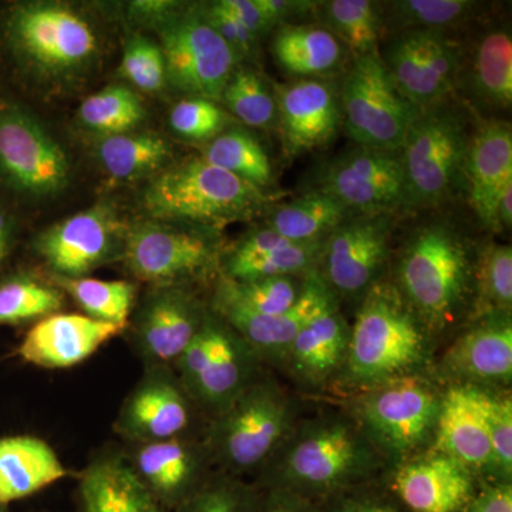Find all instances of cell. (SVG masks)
I'll return each mask as SVG.
<instances>
[{
  "label": "cell",
  "mask_w": 512,
  "mask_h": 512,
  "mask_svg": "<svg viewBox=\"0 0 512 512\" xmlns=\"http://www.w3.org/2000/svg\"><path fill=\"white\" fill-rule=\"evenodd\" d=\"M336 299L318 269L305 278L299 301L288 312L276 316L256 315L232 303L212 299L211 311L227 322L261 360L285 362L288 350L305 323Z\"/></svg>",
  "instance_id": "23"
},
{
  "label": "cell",
  "mask_w": 512,
  "mask_h": 512,
  "mask_svg": "<svg viewBox=\"0 0 512 512\" xmlns=\"http://www.w3.org/2000/svg\"><path fill=\"white\" fill-rule=\"evenodd\" d=\"M473 292H476L474 318L511 315L512 248L510 245L490 244L481 249L474 264Z\"/></svg>",
  "instance_id": "44"
},
{
  "label": "cell",
  "mask_w": 512,
  "mask_h": 512,
  "mask_svg": "<svg viewBox=\"0 0 512 512\" xmlns=\"http://www.w3.org/2000/svg\"><path fill=\"white\" fill-rule=\"evenodd\" d=\"M338 94L343 127L360 147L399 153L421 113L397 89L379 53L350 60Z\"/></svg>",
  "instance_id": "9"
},
{
  "label": "cell",
  "mask_w": 512,
  "mask_h": 512,
  "mask_svg": "<svg viewBox=\"0 0 512 512\" xmlns=\"http://www.w3.org/2000/svg\"><path fill=\"white\" fill-rule=\"evenodd\" d=\"M457 87H463L476 106L505 113L512 104V37L510 26L481 30L473 45L464 47Z\"/></svg>",
  "instance_id": "28"
},
{
  "label": "cell",
  "mask_w": 512,
  "mask_h": 512,
  "mask_svg": "<svg viewBox=\"0 0 512 512\" xmlns=\"http://www.w3.org/2000/svg\"><path fill=\"white\" fill-rule=\"evenodd\" d=\"M289 440L268 488L313 501L359 483L376 468L375 447L346 420L318 421Z\"/></svg>",
  "instance_id": "5"
},
{
  "label": "cell",
  "mask_w": 512,
  "mask_h": 512,
  "mask_svg": "<svg viewBox=\"0 0 512 512\" xmlns=\"http://www.w3.org/2000/svg\"><path fill=\"white\" fill-rule=\"evenodd\" d=\"M330 512H403L400 505L380 497H352L340 501Z\"/></svg>",
  "instance_id": "55"
},
{
  "label": "cell",
  "mask_w": 512,
  "mask_h": 512,
  "mask_svg": "<svg viewBox=\"0 0 512 512\" xmlns=\"http://www.w3.org/2000/svg\"><path fill=\"white\" fill-rule=\"evenodd\" d=\"M69 476L55 448L40 437H0V504L26 500Z\"/></svg>",
  "instance_id": "31"
},
{
  "label": "cell",
  "mask_w": 512,
  "mask_h": 512,
  "mask_svg": "<svg viewBox=\"0 0 512 512\" xmlns=\"http://www.w3.org/2000/svg\"><path fill=\"white\" fill-rule=\"evenodd\" d=\"M64 295L72 296L84 315L99 322L110 323L126 330L128 319L136 305L137 286L128 281H103L89 278H59L52 276Z\"/></svg>",
  "instance_id": "38"
},
{
  "label": "cell",
  "mask_w": 512,
  "mask_h": 512,
  "mask_svg": "<svg viewBox=\"0 0 512 512\" xmlns=\"http://www.w3.org/2000/svg\"><path fill=\"white\" fill-rule=\"evenodd\" d=\"M272 53L284 72L301 79H325L346 62L342 43L319 23L285 25L276 30Z\"/></svg>",
  "instance_id": "33"
},
{
  "label": "cell",
  "mask_w": 512,
  "mask_h": 512,
  "mask_svg": "<svg viewBox=\"0 0 512 512\" xmlns=\"http://www.w3.org/2000/svg\"><path fill=\"white\" fill-rule=\"evenodd\" d=\"M306 276H279L251 282L229 281L222 276L214 298L256 315H282L301 298Z\"/></svg>",
  "instance_id": "42"
},
{
  "label": "cell",
  "mask_w": 512,
  "mask_h": 512,
  "mask_svg": "<svg viewBox=\"0 0 512 512\" xmlns=\"http://www.w3.org/2000/svg\"><path fill=\"white\" fill-rule=\"evenodd\" d=\"M124 332L80 313L57 312L36 322L16 349L22 362L42 369H69L90 359Z\"/></svg>",
  "instance_id": "24"
},
{
  "label": "cell",
  "mask_w": 512,
  "mask_h": 512,
  "mask_svg": "<svg viewBox=\"0 0 512 512\" xmlns=\"http://www.w3.org/2000/svg\"><path fill=\"white\" fill-rule=\"evenodd\" d=\"M261 494L231 474L210 476L173 512H256Z\"/></svg>",
  "instance_id": "45"
},
{
  "label": "cell",
  "mask_w": 512,
  "mask_h": 512,
  "mask_svg": "<svg viewBox=\"0 0 512 512\" xmlns=\"http://www.w3.org/2000/svg\"><path fill=\"white\" fill-rule=\"evenodd\" d=\"M353 215L409 211L400 154L356 146L330 160L320 174V190Z\"/></svg>",
  "instance_id": "16"
},
{
  "label": "cell",
  "mask_w": 512,
  "mask_h": 512,
  "mask_svg": "<svg viewBox=\"0 0 512 512\" xmlns=\"http://www.w3.org/2000/svg\"><path fill=\"white\" fill-rule=\"evenodd\" d=\"M447 373L473 383L510 384L512 377L511 315L478 319L448 348L443 359Z\"/></svg>",
  "instance_id": "29"
},
{
  "label": "cell",
  "mask_w": 512,
  "mask_h": 512,
  "mask_svg": "<svg viewBox=\"0 0 512 512\" xmlns=\"http://www.w3.org/2000/svg\"><path fill=\"white\" fill-rule=\"evenodd\" d=\"M0 512H12V510H10L9 505L0 504Z\"/></svg>",
  "instance_id": "57"
},
{
  "label": "cell",
  "mask_w": 512,
  "mask_h": 512,
  "mask_svg": "<svg viewBox=\"0 0 512 512\" xmlns=\"http://www.w3.org/2000/svg\"><path fill=\"white\" fill-rule=\"evenodd\" d=\"M198 10H200L202 19L237 53L239 59L255 55L258 50L259 37L249 32L234 16L229 15L227 10L222 9L220 3H207L205 6H198Z\"/></svg>",
  "instance_id": "49"
},
{
  "label": "cell",
  "mask_w": 512,
  "mask_h": 512,
  "mask_svg": "<svg viewBox=\"0 0 512 512\" xmlns=\"http://www.w3.org/2000/svg\"><path fill=\"white\" fill-rule=\"evenodd\" d=\"M384 35L404 30H439L461 28L483 9V3L471 0H396L380 3Z\"/></svg>",
  "instance_id": "37"
},
{
  "label": "cell",
  "mask_w": 512,
  "mask_h": 512,
  "mask_svg": "<svg viewBox=\"0 0 512 512\" xmlns=\"http://www.w3.org/2000/svg\"><path fill=\"white\" fill-rule=\"evenodd\" d=\"M120 73L141 92H160L167 83L160 45L143 35L128 37L121 57Z\"/></svg>",
  "instance_id": "47"
},
{
  "label": "cell",
  "mask_w": 512,
  "mask_h": 512,
  "mask_svg": "<svg viewBox=\"0 0 512 512\" xmlns=\"http://www.w3.org/2000/svg\"><path fill=\"white\" fill-rule=\"evenodd\" d=\"M146 116L140 96L130 87L117 84L87 97L77 111L79 123L97 137L136 131Z\"/></svg>",
  "instance_id": "41"
},
{
  "label": "cell",
  "mask_w": 512,
  "mask_h": 512,
  "mask_svg": "<svg viewBox=\"0 0 512 512\" xmlns=\"http://www.w3.org/2000/svg\"><path fill=\"white\" fill-rule=\"evenodd\" d=\"M208 309L188 286H153L133 323L134 350L147 367H173L200 332Z\"/></svg>",
  "instance_id": "18"
},
{
  "label": "cell",
  "mask_w": 512,
  "mask_h": 512,
  "mask_svg": "<svg viewBox=\"0 0 512 512\" xmlns=\"http://www.w3.org/2000/svg\"><path fill=\"white\" fill-rule=\"evenodd\" d=\"M3 29L19 66L47 84L79 79L100 53L92 23L66 3H16L6 13Z\"/></svg>",
  "instance_id": "2"
},
{
  "label": "cell",
  "mask_w": 512,
  "mask_h": 512,
  "mask_svg": "<svg viewBox=\"0 0 512 512\" xmlns=\"http://www.w3.org/2000/svg\"><path fill=\"white\" fill-rule=\"evenodd\" d=\"M124 453L148 493L170 512L210 477L207 464L211 460L205 444L187 436L131 444Z\"/></svg>",
  "instance_id": "21"
},
{
  "label": "cell",
  "mask_w": 512,
  "mask_h": 512,
  "mask_svg": "<svg viewBox=\"0 0 512 512\" xmlns=\"http://www.w3.org/2000/svg\"><path fill=\"white\" fill-rule=\"evenodd\" d=\"M266 201L264 191L202 157L164 168L141 197L144 211L154 220L207 228L251 220L264 210Z\"/></svg>",
  "instance_id": "4"
},
{
  "label": "cell",
  "mask_w": 512,
  "mask_h": 512,
  "mask_svg": "<svg viewBox=\"0 0 512 512\" xmlns=\"http://www.w3.org/2000/svg\"><path fill=\"white\" fill-rule=\"evenodd\" d=\"M227 113L252 128H271L276 124L278 109L274 87L266 83L254 67L238 64L221 94Z\"/></svg>",
  "instance_id": "43"
},
{
  "label": "cell",
  "mask_w": 512,
  "mask_h": 512,
  "mask_svg": "<svg viewBox=\"0 0 512 512\" xmlns=\"http://www.w3.org/2000/svg\"><path fill=\"white\" fill-rule=\"evenodd\" d=\"M458 512H512L511 483H491L478 488L473 500Z\"/></svg>",
  "instance_id": "51"
},
{
  "label": "cell",
  "mask_w": 512,
  "mask_h": 512,
  "mask_svg": "<svg viewBox=\"0 0 512 512\" xmlns=\"http://www.w3.org/2000/svg\"><path fill=\"white\" fill-rule=\"evenodd\" d=\"M471 136L467 110L451 97L421 111L399 151L409 210L440 207L466 191Z\"/></svg>",
  "instance_id": "6"
},
{
  "label": "cell",
  "mask_w": 512,
  "mask_h": 512,
  "mask_svg": "<svg viewBox=\"0 0 512 512\" xmlns=\"http://www.w3.org/2000/svg\"><path fill=\"white\" fill-rule=\"evenodd\" d=\"M66 296L56 285L16 272L0 279V326L39 322L60 312Z\"/></svg>",
  "instance_id": "40"
},
{
  "label": "cell",
  "mask_w": 512,
  "mask_h": 512,
  "mask_svg": "<svg viewBox=\"0 0 512 512\" xmlns=\"http://www.w3.org/2000/svg\"><path fill=\"white\" fill-rule=\"evenodd\" d=\"M170 126L178 136L211 141L229 127V114L217 101L188 97L171 109Z\"/></svg>",
  "instance_id": "48"
},
{
  "label": "cell",
  "mask_w": 512,
  "mask_h": 512,
  "mask_svg": "<svg viewBox=\"0 0 512 512\" xmlns=\"http://www.w3.org/2000/svg\"><path fill=\"white\" fill-rule=\"evenodd\" d=\"M349 335L338 303L332 299L299 330L285 362L299 379L311 384L325 383L345 365Z\"/></svg>",
  "instance_id": "32"
},
{
  "label": "cell",
  "mask_w": 512,
  "mask_h": 512,
  "mask_svg": "<svg viewBox=\"0 0 512 512\" xmlns=\"http://www.w3.org/2000/svg\"><path fill=\"white\" fill-rule=\"evenodd\" d=\"M463 55L460 40L439 30H404L379 49L397 89L421 111L453 96Z\"/></svg>",
  "instance_id": "14"
},
{
  "label": "cell",
  "mask_w": 512,
  "mask_h": 512,
  "mask_svg": "<svg viewBox=\"0 0 512 512\" xmlns=\"http://www.w3.org/2000/svg\"><path fill=\"white\" fill-rule=\"evenodd\" d=\"M427 329L396 285L377 282L363 296L350 329L349 379L372 389L416 376L429 360Z\"/></svg>",
  "instance_id": "1"
},
{
  "label": "cell",
  "mask_w": 512,
  "mask_h": 512,
  "mask_svg": "<svg viewBox=\"0 0 512 512\" xmlns=\"http://www.w3.org/2000/svg\"><path fill=\"white\" fill-rule=\"evenodd\" d=\"M433 440L431 450L456 458L476 476L493 480V451L478 406L476 386L460 384L443 394Z\"/></svg>",
  "instance_id": "27"
},
{
  "label": "cell",
  "mask_w": 512,
  "mask_h": 512,
  "mask_svg": "<svg viewBox=\"0 0 512 512\" xmlns=\"http://www.w3.org/2000/svg\"><path fill=\"white\" fill-rule=\"evenodd\" d=\"M394 285L427 328L453 322L474 288L466 239L447 222L417 228L399 256Z\"/></svg>",
  "instance_id": "3"
},
{
  "label": "cell",
  "mask_w": 512,
  "mask_h": 512,
  "mask_svg": "<svg viewBox=\"0 0 512 512\" xmlns=\"http://www.w3.org/2000/svg\"><path fill=\"white\" fill-rule=\"evenodd\" d=\"M274 93L286 156L328 146L342 126L338 90L326 79L275 84Z\"/></svg>",
  "instance_id": "20"
},
{
  "label": "cell",
  "mask_w": 512,
  "mask_h": 512,
  "mask_svg": "<svg viewBox=\"0 0 512 512\" xmlns=\"http://www.w3.org/2000/svg\"><path fill=\"white\" fill-rule=\"evenodd\" d=\"M222 9L234 16L239 23L245 26L256 37L271 32L272 26L265 18L262 10L258 8L255 0H218Z\"/></svg>",
  "instance_id": "52"
},
{
  "label": "cell",
  "mask_w": 512,
  "mask_h": 512,
  "mask_svg": "<svg viewBox=\"0 0 512 512\" xmlns=\"http://www.w3.org/2000/svg\"><path fill=\"white\" fill-rule=\"evenodd\" d=\"M6 264H8V262H6L5 259H3L2 256H0V271H2L3 266H5Z\"/></svg>",
  "instance_id": "58"
},
{
  "label": "cell",
  "mask_w": 512,
  "mask_h": 512,
  "mask_svg": "<svg viewBox=\"0 0 512 512\" xmlns=\"http://www.w3.org/2000/svg\"><path fill=\"white\" fill-rule=\"evenodd\" d=\"M350 217L338 200L318 190L276 208L266 227L289 241L322 242Z\"/></svg>",
  "instance_id": "36"
},
{
  "label": "cell",
  "mask_w": 512,
  "mask_h": 512,
  "mask_svg": "<svg viewBox=\"0 0 512 512\" xmlns=\"http://www.w3.org/2000/svg\"><path fill=\"white\" fill-rule=\"evenodd\" d=\"M221 258L217 242L200 229L147 221L127 229L121 261L151 286H188L221 269Z\"/></svg>",
  "instance_id": "12"
},
{
  "label": "cell",
  "mask_w": 512,
  "mask_h": 512,
  "mask_svg": "<svg viewBox=\"0 0 512 512\" xmlns=\"http://www.w3.org/2000/svg\"><path fill=\"white\" fill-rule=\"evenodd\" d=\"M443 396L417 376L372 387L356 403L366 439L392 457H409L434 436Z\"/></svg>",
  "instance_id": "11"
},
{
  "label": "cell",
  "mask_w": 512,
  "mask_h": 512,
  "mask_svg": "<svg viewBox=\"0 0 512 512\" xmlns=\"http://www.w3.org/2000/svg\"><path fill=\"white\" fill-rule=\"evenodd\" d=\"M392 490L410 512H458L477 494V476L456 458L430 450L397 468Z\"/></svg>",
  "instance_id": "22"
},
{
  "label": "cell",
  "mask_w": 512,
  "mask_h": 512,
  "mask_svg": "<svg viewBox=\"0 0 512 512\" xmlns=\"http://www.w3.org/2000/svg\"><path fill=\"white\" fill-rule=\"evenodd\" d=\"M178 10L180 6L177 2H167V0H140V2L130 3L133 18L154 22L156 25H160Z\"/></svg>",
  "instance_id": "54"
},
{
  "label": "cell",
  "mask_w": 512,
  "mask_h": 512,
  "mask_svg": "<svg viewBox=\"0 0 512 512\" xmlns=\"http://www.w3.org/2000/svg\"><path fill=\"white\" fill-rule=\"evenodd\" d=\"M393 227L392 214L353 215L325 238L318 272L335 298L362 299L380 282Z\"/></svg>",
  "instance_id": "17"
},
{
  "label": "cell",
  "mask_w": 512,
  "mask_h": 512,
  "mask_svg": "<svg viewBox=\"0 0 512 512\" xmlns=\"http://www.w3.org/2000/svg\"><path fill=\"white\" fill-rule=\"evenodd\" d=\"M201 157L258 190H264L271 183L272 165L268 154L261 143L242 128L228 127L220 136L212 138Z\"/></svg>",
  "instance_id": "39"
},
{
  "label": "cell",
  "mask_w": 512,
  "mask_h": 512,
  "mask_svg": "<svg viewBox=\"0 0 512 512\" xmlns=\"http://www.w3.org/2000/svg\"><path fill=\"white\" fill-rule=\"evenodd\" d=\"M256 512H320L313 501L279 490L268 488L265 494H261L258 511Z\"/></svg>",
  "instance_id": "53"
},
{
  "label": "cell",
  "mask_w": 512,
  "mask_h": 512,
  "mask_svg": "<svg viewBox=\"0 0 512 512\" xmlns=\"http://www.w3.org/2000/svg\"><path fill=\"white\" fill-rule=\"evenodd\" d=\"M512 225V184L508 185L498 202L497 215H495V232L510 229Z\"/></svg>",
  "instance_id": "56"
},
{
  "label": "cell",
  "mask_w": 512,
  "mask_h": 512,
  "mask_svg": "<svg viewBox=\"0 0 512 512\" xmlns=\"http://www.w3.org/2000/svg\"><path fill=\"white\" fill-rule=\"evenodd\" d=\"M259 363L247 342L208 311L200 332L173 370L192 403L215 417L258 380Z\"/></svg>",
  "instance_id": "8"
},
{
  "label": "cell",
  "mask_w": 512,
  "mask_h": 512,
  "mask_svg": "<svg viewBox=\"0 0 512 512\" xmlns=\"http://www.w3.org/2000/svg\"><path fill=\"white\" fill-rule=\"evenodd\" d=\"M316 18L352 56L379 53L383 39L382 8L369 0H330L318 2Z\"/></svg>",
  "instance_id": "35"
},
{
  "label": "cell",
  "mask_w": 512,
  "mask_h": 512,
  "mask_svg": "<svg viewBox=\"0 0 512 512\" xmlns=\"http://www.w3.org/2000/svg\"><path fill=\"white\" fill-rule=\"evenodd\" d=\"M512 184V127L507 120H484L473 131L466 161V192L485 228L495 231L498 202Z\"/></svg>",
  "instance_id": "25"
},
{
  "label": "cell",
  "mask_w": 512,
  "mask_h": 512,
  "mask_svg": "<svg viewBox=\"0 0 512 512\" xmlns=\"http://www.w3.org/2000/svg\"><path fill=\"white\" fill-rule=\"evenodd\" d=\"M127 229L109 204H97L40 232L33 251L52 276L83 278L123 258Z\"/></svg>",
  "instance_id": "15"
},
{
  "label": "cell",
  "mask_w": 512,
  "mask_h": 512,
  "mask_svg": "<svg viewBox=\"0 0 512 512\" xmlns=\"http://www.w3.org/2000/svg\"><path fill=\"white\" fill-rule=\"evenodd\" d=\"M258 8L268 19L272 29L285 25H298L308 16H316L318 2H305V0H255Z\"/></svg>",
  "instance_id": "50"
},
{
  "label": "cell",
  "mask_w": 512,
  "mask_h": 512,
  "mask_svg": "<svg viewBox=\"0 0 512 512\" xmlns=\"http://www.w3.org/2000/svg\"><path fill=\"white\" fill-rule=\"evenodd\" d=\"M94 154L111 180L131 183L161 173L173 157V148L158 134L131 131L97 137Z\"/></svg>",
  "instance_id": "34"
},
{
  "label": "cell",
  "mask_w": 512,
  "mask_h": 512,
  "mask_svg": "<svg viewBox=\"0 0 512 512\" xmlns=\"http://www.w3.org/2000/svg\"><path fill=\"white\" fill-rule=\"evenodd\" d=\"M194 406L173 367H147L124 400L114 431L128 446L187 436Z\"/></svg>",
  "instance_id": "19"
},
{
  "label": "cell",
  "mask_w": 512,
  "mask_h": 512,
  "mask_svg": "<svg viewBox=\"0 0 512 512\" xmlns=\"http://www.w3.org/2000/svg\"><path fill=\"white\" fill-rule=\"evenodd\" d=\"M77 494L80 512H170L138 480L126 453L110 448L83 468Z\"/></svg>",
  "instance_id": "30"
},
{
  "label": "cell",
  "mask_w": 512,
  "mask_h": 512,
  "mask_svg": "<svg viewBox=\"0 0 512 512\" xmlns=\"http://www.w3.org/2000/svg\"><path fill=\"white\" fill-rule=\"evenodd\" d=\"M478 406L493 451V483H511L512 402L510 396H497L476 386Z\"/></svg>",
  "instance_id": "46"
},
{
  "label": "cell",
  "mask_w": 512,
  "mask_h": 512,
  "mask_svg": "<svg viewBox=\"0 0 512 512\" xmlns=\"http://www.w3.org/2000/svg\"><path fill=\"white\" fill-rule=\"evenodd\" d=\"M167 82L190 97L220 103L239 56L202 19L198 8L175 12L160 25Z\"/></svg>",
  "instance_id": "13"
},
{
  "label": "cell",
  "mask_w": 512,
  "mask_h": 512,
  "mask_svg": "<svg viewBox=\"0 0 512 512\" xmlns=\"http://www.w3.org/2000/svg\"><path fill=\"white\" fill-rule=\"evenodd\" d=\"M72 177L66 151L25 107L0 103V187L42 200L62 194Z\"/></svg>",
  "instance_id": "10"
},
{
  "label": "cell",
  "mask_w": 512,
  "mask_h": 512,
  "mask_svg": "<svg viewBox=\"0 0 512 512\" xmlns=\"http://www.w3.org/2000/svg\"><path fill=\"white\" fill-rule=\"evenodd\" d=\"M292 406L275 383L256 380L212 420L204 444L225 474L239 477L261 467L288 440Z\"/></svg>",
  "instance_id": "7"
},
{
  "label": "cell",
  "mask_w": 512,
  "mask_h": 512,
  "mask_svg": "<svg viewBox=\"0 0 512 512\" xmlns=\"http://www.w3.org/2000/svg\"><path fill=\"white\" fill-rule=\"evenodd\" d=\"M322 242H293L269 227L255 229L239 239L221 258L224 278L251 282L279 276H303L319 269Z\"/></svg>",
  "instance_id": "26"
}]
</instances>
